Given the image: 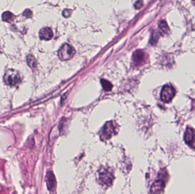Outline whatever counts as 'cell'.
<instances>
[{"label": "cell", "instance_id": "obj_1", "mask_svg": "<svg viewBox=\"0 0 195 194\" xmlns=\"http://www.w3.org/2000/svg\"><path fill=\"white\" fill-rule=\"evenodd\" d=\"M4 82L9 86H16L21 82L19 74L17 71L12 69L8 70L4 76Z\"/></svg>", "mask_w": 195, "mask_h": 194}, {"label": "cell", "instance_id": "obj_2", "mask_svg": "<svg viewBox=\"0 0 195 194\" xmlns=\"http://www.w3.org/2000/svg\"><path fill=\"white\" fill-rule=\"evenodd\" d=\"M75 51L73 47L68 43H65L58 51V57L62 61L71 59L74 55Z\"/></svg>", "mask_w": 195, "mask_h": 194}, {"label": "cell", "instance_id": "obj_3", "mask_svg": "<svg viewBox=\"0 0 195 194\" xmlns=\"http://www.w3.org/2000/svg\"><path fill=\"white\" fill-rule=\"evenodd\" d=\"M176 94V91L173 87L169 85H165L161 89L160 98L164 103H169L171 101Z\"/></svg>", "mask_w": 195, "mask_h": 194}, {"label": "cell", "instance_id": "obj_4", "mask_svg": "<svg viewBox=\"0 0 195 194\" xmlns=\"http://www.w3.org/2000/svg\"><path fill=\"white\" fill-rule=\"evenodd\" d=\"M184 141L189 147L195 149V130L192 128H187L184 136Z\"/></svg>", "mask_w": 195, "mask_h": 194}, {"label": "cell", "instance_id": "obj_5", "mask_svg": "<svg viewBox=\"0 0 195 194\" xmlns=\"http://www.w3.org/2000/svg\"><path fill=\"white\" fill-rule=\"evenodd\" d=\"M99 179L102 183L110 186L112 183L114 177L111 172L107 169H102L99 171Z\"/></svg>", "mask_w": 195, "mask_h": 194}, {"label": "cell", "instance_id": "obj_6", "mask_svg": "<svg viewBox=\"0 0 195 194\" xmlns=\"http://www.w3.org/2000/svg\"><path fill=\"white\" fill-rule=\"evenodd\" d=\"M46 183H47L48 190L50 191H53L56 187V180L53 172L49 171L47 172V175L46 176Z\"/></svg>", "mask_w": 195, "mask_h": 194}, {"label": "cell", "instance_id": "obj_7", "mask_svg": "<svg viewBox=\"0 0 195 194\" xmlns=\"http://www.w3.org/2000/svg\"><path fill=\"white\" fill-rule=\"evenodd\" d=\"M164 187L165 183L163 180L156 181L151 186L150 194H159L164 189Z\"/></svg>", "mask_w": 195, "mask_h": 194}, {"label": "cell", "instance_id": "obj_8", "mask_svg": "<svg viewBox=\"0 0 195 194\" xmlns=\"http://www.w3.org/2000/svg\"><path fill=\"white\" fill-rule=\"evenodd\" d=\"M40 37L41 39L46 41L50 40L53 36V33L52 30L49 28H43L40 30L39 33Z\"/></svg>", "mask_w": 195, "mask_h": 194}, {"label": "cell", "instance_id": "obj_9", "mask_svg": "<svg viewBox=\"0 0 195 194\" xmlns=\"http://www.w3.org/2000/svg\"><path fill=\"white\" fill-rule=\"evenodd\" d=\"M144 58L145 54L142 50H136L132 56V60L134 63L137 65L143 63Z\"/></svg>", "mask_w": 195, "mask_h": 194}, {"label": "cell", "instance_id": "obj_10", "mask_svg": "<svg viewBox=\"0 0 195 194\" xmlns=\"http://www.w3.org/2000/svg\"><path fill=\"white\" fill-rule=\"evenodd\" d=\"M114 132V127L112 123L111 122L107 123L103 128V135L106 137V138L108 139L111 137Z\"/></svg>", "mask_w": 195, "mask_h": 194}, {"label": "cell", "instance_id": "obj_11", "mask_svg": "<svg viewBox=\"0 0 195 194\" xmlns=\"http://www.w3.org/2000/svg\"><path fill=\"white\" fill-rule=\"evenodd\" d=\"M159 28L160 31L162 34H168L170 31L168 26L165 21H161L160 22L159 25Z\"/></svg>", "mask_w": 195, "mask_h": 194}, {"label": "cell", "instance_id": "obj_12", "mask_svg": "<svg viewBox=\"0 0 195 194\" xmlns=\"http://www.w3.org/2000/svg\"><path fill=\"white\" fill-rule=\"evenodd\" d=\"M101 82L103 88L106 91H110L112 89V84L109 81L105 80V79H102Z\"/></svg>", "mask_w": 195, "mask_h": 194}, {"label": "cell", "instance_id": "obj_13", "mask_svg": "<svg viewBox=\"0 0 195 194\" xmlns=\"http://www.w3.org/2000/svg\"><path fill=\"white\" fill-rule=\"evenodd\" d=\"M2 19L5 21L10 22L12 20L14 19V16L11 12H5L2 14Z\"/></svg>", "mask_w": 195, "mask_h": 194}, {"label": "cell", "instance_id": "obj_14", "mask_svg": "<svg viewBox=\"0 0 195 194\" xmlns=\"http://www.w3.org/2000/svg\"><path fill=\"white\" fill-rule=\"evenodd\" d=\"M27 61H28V65H29L31 67H32V68L36 67V65H37L36 60L33 55H28L27 57Z\"/></svg>", "mask_w": 195, "mask_h": 194}, {"label": "cell", "instance_id": "obj_15", "mask_svg": "<svg viewBox=\"0 0 195 194\" xmlns=\"http://www.w3.org/2000/svg\"><path fill=\"white\" fill-rule=\"evenodd\" d=\"M158 39H159V34L158 33H156V31L154 32L153 34H152V35L151 39L150 41V42H151V44L154 45L158 42Z\"/></svg>", "mask_w": 195, "mask_h": 194}, {"label": "cell", "instance_id": "obj_16", "mask_svg": "<svg viewBox=\"0 0 195 194\" xmlns=\"http://www.w3.org/2000/svg\"><path fill=\"white\" fill-rule=\"evenodd\" d=\"M23 15H24L25 17H31V16H32V12H31L30 9H26V10L24 12Z\"/></svg>", "mask_w": 195, "mask_h": 194}, {"label": "cell", "instance_id": "obj_17", "mask_svg": "<svg viewBox=\"0 0 195 194\" xmlns=\"http://www.w3.org/2000/svg\"><path fill=\"white\" fill-rule=\"evenodd\" d=\"M70 10L69 9H66L63 12V15L65 17H69L70 16Z\"/></svg>", "mask_w": 195, "mask_h": 194}, {"label": "cell", "instance_id": "obj_18", "mask_svg": "<svg viewBox=\"0 0 195 194\" xmlns=\"http://www.w3.org/2000/svg\"><path fill=\"white\" fill-rule=\"evenodd\" d=\"M143 5V1H139L136 2L135 4V7L136 9H140Z\"/></svg>", "mask_w": 195, "mask_h": 194}, {"label": "cell", "instance_id": "obj_19", "mask_svg": "<svg viewBox=\"0 0 195 194\" xmlns=\"http://www.w3.org/2000/svg\"><path fill=\"white\" fill-rule=\"evenodd\" d=\"M192 28H193V29H195V24H194V25H193V26H192Z\"/></svg>", "mask_w": 195, "mask_h": 194}]
</instances>
